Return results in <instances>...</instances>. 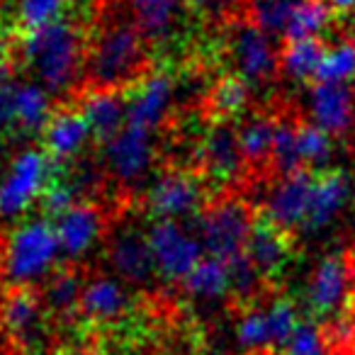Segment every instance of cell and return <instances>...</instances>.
Returning a JSON list of instances; mask_svg holds the SVG:
<instances>
[{"instance_id":"obj_30","label":"cell","mask_w":355,"mask_h":355,"mask_svg":"<svg viewBox=\"0 0 355 355\" xmlns=\"http://www.w3.org/2000/svg\"><path fill=\"white\" fill-rule=\"evenodd\" d=\"M304 0H246L248 22L266 30L272 37L285 35V27L290 22L292 12L302 6Z\"/></svg>"},{"instance_id":"obj_31","label":"cell","mask_w":355,"mask_h":355,"mask_svg":"<svg viewBox=\"0 0 355 355\" xmlns=\"http://www.w3.org/2000/svg\"><path fill=\"white\" fill-rule=\"evenodd\" d=\"M355 80V44L348 40H338L329 44L321 66L316 71L314 83H345Z\"/></svg>"},{"instance_id":"obj_18","label":"cell","mask_w":355,"mask_h":355,"mask_svg":"<svg viewBox=\"0 0 355 355\" xmlns=\"http://www.w3.org/2000/svg\"><path fill=\"white\" fill-rule=\"evenodd\" d=\"M56 234L64 256L80 258L98 243L103 236V214L93 205H76L59 219H54Z\"/></svg>"},{"instance_id":"obj_19","label":"cell","mask_w":355,"mask_h":355,"mask_svg":"<svg viewBox=\"0 0 355 355\" xmlns=\"http://www.w3.org/2000/svg\"><path fill=\"white\" fill-rule=\"evenodd\" d=\"M80 112L85 114L93 137L98 141L107 144L112 137H117L129 122V105L122 90H90L80 100Z\"/></svg>"},{"instance_id":"obj_47","label":"cell","mask_w":355,"mask_h":355,"mask_svg":"<svg viewBox=\"0 0 355 355\" xmlns=\"http://www.w3.org/2000/svg\"><path fill=\"white\" fill-rule=\"evenodd\" d=\"M353 205H355V188H353Z\"/></svg>"},{"instance_id":"obj_40","label":"cell","mask_w":355,"mask_h":355,"mask_svg":"<svg viewBox=\"0 0 355 355\" xmlns=\"http://www.w3.org/2000/svg\"><path fill=\"white\" fill-rule=\"evenodd\" d=\"M76 200H78V195H76V190L71 188L69 183H66L64 178H56L54 183L49 185V188L44 190V195H42L40 205H42V212L46 214V217H54L59 219L64 212H69L71 207H76Z\"/></svg>"},{"instance_id":"obj_46","label":"cell","mask_w":355,"mask_h":355,"mask_svg":"<svg viewBox=\"0 0 355 355\" xmlns=\"http://www.w3.org/2000/svg\"><path fill=\"white\" fill-rule=\"evenodd\" d=\"M345 40L355 44V12L348 15V25H345Z\"/></svg>"},{"instance_id":"obj_32","label":"cell","mask_w":355,"mask_h":355,"mask_svg":"<svg viewBox=\"0 0 355 355\" xmlns=\"http://www.w3.org/2000/svg\"><path fill=\"white\" fill-rule=\"evenodd\" d=\"M275 129L277 122L268 117H253L243 127H239V144H241L243 158L251 163H261L266 158H270Z\"/></svg>"},{"instance_id":"obj_20","label":"cell","mask_w":355,"mask_h":355,"mask_svg":"<svg viewBox=\"0 0 355 355\" xmlns=\"http://www.w3.org/2000/svg\"><path fill=\"white\" fill-rule=\"evenodd\" d=\"M129 17L137 22L148 44H161L175 35L180 17L188 10L185 0H127Z\"/></svg>"},{"instance_id":"obj_4","label":"cell","mask_w":355,"mask_h":355,"mask_svg":"<svg viewBox=\"0 0 355 355\" xmlns=\"http://www.w3.org/2000/svg\"><path fill=\"white\" fill-rule=\"evenodd\" d=\"M59 171L61 163L42 148H25L17 153L0 180V219H15L40 202Z\"/></svg>"},{"instance_id":"obj_48","label":"cell","mask_w":355,"mask_h":355,"mask_svg":"<svg viewBox=\"0 0 355 355\" xmlns=\"http://www.w3.org/2000/svg\"><path fill=\"white\" fill-rule=\"evenodd\" d=\"M78 355H90V353H78Z\"/></svg>"},{"instance_id":"obj_17","label":"cell","mask_w":355,"mask_h":355,"mask_svg":"<svg viewBox=\"0 0 355 355\" xmlns=\"http://www.w3.org/2000/svg\"><path fill=\"white\" fill-rule=\"evenodd\" d=\"M90 139H93V129H90L85 114L80 112V107H69L54 112V117L49 119L46 129L42 132L44 151L56 163L76 158Z\"/></svg>"},{"instance_id":"obj_7","label":"cell","mask_w":355,"mask_h":355,"mask_svg":"<svg viewBox=\"0 0 355 355\" xmlns=\"http://www.w3.org/2000/svg\"><path fill=\"white\" fill-rule=\"evenodd\" d=\"M350 297V266L343 253H329L316 263L306 285V306L311 321H331L338 326Z\"/></svg>"},{"instance_id":"obj_29","label":"cell","mask_w":355,"mask_h":355,"mask_svg":"<svg viewBox=\"0 0 355 355\" xmlns=\"http://www.w3.org/2000/svg\"><path fill=\"white\" fill-rule=\"evenodd\" d=\"M69 6L71 0H15L12 20L20 35H25V32L42 30L51 22L64 20Z\"/></svg>"},{"instance_id":"obj_28","label":"cell","mask_w":355,"mask_h":355,"mask_svg":"<svg viewBox=\"0 0 355 355\" xmlns=\"http://www.w3.org/2000/svg\"><path fill=\"white\" fill-rule=\"evenodd\" d=\"M248 100H251V83H246L239 73L219 78L207 95L209 112L217 122H229L232 117H239L248 107Z\"/></svg>"},{"instance_id":"obj_41","label":"cell","mask_w":355,"mask_h":355,"mask_svg":"<svg viewBox=\"0 0 355 355\" xmlns=\"http://www.w3.org/2000/svg\"><path fill=\"white\" fill-rule=\"evenodd\" d=\"M190 12L200 17H209V20H222V17L232 15L236 10L239 0H185Z\"/></svg>"},{"instance_id":"obj_37","label":"cell","mask_w":355,"mask_h":355,"mask_svg":"<svg viewBox=\"0 0 355 355\" xmlns=\"http://www.w3.org/2000/svg\"><path fill=\"white\" fill-rule=\"evenodd\" d=\"M297 129H300V124L277 122L270 161L280 175H287V173H295L300 168H304L300 158V146H297Z\"/></svg>"},{"instance_id":"obj_3","label":"cell","mask_w":355,"mask_h":355,"mask_svg":"<svg viewBox=\"0 0 355 355\" xmlns=\"http://www.w3.org/2000/svg\"><path fill=\"white\" fill-rule=\"evenodd\" d=\"M61 253L54 222L32 219L20 224L8 239L3 275L12 287H30L54 270Z\"/></svg>"},{"instance_id":"obj_24","label":"cell","mask_w":355,"mask_h":355,"mask_svg":"<svg viewBox=\"0 0 355 355\" xmlns=\"http://www.w3.org/2000/svg\"><path fill=\"white\" fill-rule=\"evenodd\" d=\"M129 295L114 277H93L85 282L78 311L90 321H114L127 311Z\"/></svg>"},{"instance_id":"obj_25","label":"cell","mask_w":355,"mask_h":355,"mask_svg":"<svg viewBox=\"0 0 355 355\" xmlns=\"http://www.w3.org/2000/svg\"><path fill=\"white\" fill-rule=\"evenodd\" d=\"M326 49H329V42L324 37L285 42V46L280 51L282 76L295 80V83H314L316 71H319Z\"/></svg>"},{"instance_id":"obj_42","label":"cell","mask_w":355,"mask_h":355,"mask_svg":"<svg viewBox=\"0 0 355 355\" xmlns=\"http://www.w3.org/2000/svg\"><path fill=\"white\" fill-rule=\"evenodd\" d=\"M12 88L15 83L0 88V137L10 127H15V112H12Z\"/></svg>"},{"instance_id":"obj_26","label":"cell","mask_w":355,"mask_h":355,"mask_svg":"<svg viewBox=\"0 0 355 355\" xmlns=\"http://www.w3.org/2000/svg\"><path fill=\"white\" fill-rule=\"evenodd\" d=\"M185 295L200 302H219L232 292V275L227 261L205 256L183 280Z\"/></svg>"},{"instance_id":"obj_23","label":"cell","mask_w":355,"mask_h":355,"mask_svg":"<svg viewBox=\"0 0 355 355\" xmlns=\"http://www.w3.org/2000/svg\"><path fill=\"white\" fill-rule=\"evenodd\" d=\"M12 112L15 129L22 134H42L54 117L51 93L37 80H22L12 88Z\"/></svg>"},{"instance_id":"obj_9","label":"cell","mask_w":355,"mask_h":355,"mask_svg":"<svg viewBox=\"0 0 355 355\" xmlns=\"http://www.w3.org/2000/svg\"><path fill=\"white\" fill-rule=\"evenodd\" d=\"M316 173L319 171L300 168L295 173L280 175V180L272 185L266 198L263 217H268L272 224H277L285 232L304 227L306 214H309L311 207V195H314Z\"/></svg>"},{"instance_id":"obj_33","label":"cell","mask_w":355,"mask_h":355,"mask_svg":"<svg viewBox=\"0 0 355 355\" xmlns=\"http://www.w3.org/2000/svg\"><path fill=\"white\" fill-rule=\"evenodd\" d=\"M297 146H300L302 166L311 168V171H326L331 156H334V137L316 124H300Z\"/></svg>"},{"instance_id":"obj_35","label":"cell","mask_w":355,"mask_h":355,"mask_svg":"<svg viewBox=\"0 0 355 355\" xmlns=\"http://www.w3.org/2000/svg\"><path fill=\"white\" fill-rule=\"evenodd\" d=\"M266 316L272 348H285V343L292 338V334H295V329L302 321L297 304L292 300H287V297H277L266 306Z\"/></svg>"},{"instance_id":"obj_45","label":"cell","mask_w":355,"mask_h":355,"mask_svg":"<svg viewBox=\"0 0 355 355\" xmlns=\"http://www.w3.org/2000/svg\"><path fill=\"white\" fill-rule=\"evenodd\" d=\"M3 59H10V40H8L6 30L0 27V61Z\"/></svg>"},{"instance_id":"obj_39","label":"cell","mask_w":355,"mask_h":355,"mask_svg":"<svg viewBox=\"0 0 355 355\" xmlns=\"http://www.w3.org/2000/svg\"><path fill=\"white\" fill-rule=\"evenodd\" d=\"M229 275H232V292L239 297H251L261 285V272L251 263V258L246 256V251L234 256L232 261H227Z\"/></svg>"},{"instance_id":"obj_10","label":"cell","mask_w":355,"mask_h":355,"mask_svg":"<svg viewBox=\"0 0 355 355\" xmlns=\"http://www.w3.org/2000/svg\"><path fill=\"white\" fill-rule=\"evenodd\" d=\"M205 205V188L200 178L185 171L163 173L146 193V207L156 219H178L198 214Z\"/></svg>"},{"instance_id":"obj_2","label":"cell","mask_w":355,"mask_h":355,"mask_svg":"<svg viewBox=\"0 0 355 355\" xmlns=\"http://www.w3.org/2000/svg\"><path fill=\"white\" fill-rule=\"evenodd\" d=\"M148 40L132 17L105 20L88 42L85 78L95 90H122L137 85L146 71Z\"/></svg>"},{"instance_id":"obj_13","label":"cell","mask_w":355,"mask_h":355,"mask_svg":"<svg viewBox=\"0 0 355 355\" xmlns=\"http://www.w3.org/2000/svg\"><path fill=\"white\" fill-rule=\"evenodd\" d=\"M175 98V80L163 71L146 73L132 88L127 98L129 105V124H137L148 132L161 127L168 110Z\"/></svg>"},{"instance_id":"obj_22","label":"cell","mask_w":355,"mask_h":355,"mask_svg":"<svg viewBox=\"0 0 355 355\" xmlns=\"http://www.w3.org/2000/svg\"><path fill=\"white\" fill-rule=\"evenodd\" d=\"M0 321L8 334L32 343L42 334V302L32 287H12L0 304Z\"/></svg>"},{"instance_id":"obj_34","label":"cell","mask_w":355,"mask_h":355,"mask_svg":"<svg viewBox=\"0 0 355 355\" xmlns=\"http://www.w3.org/2000/svg\"><path fill=\"white\" fill-rule=\"evenodd\" d=\"M85 282L73 270H56L49 277L44 290V300L56 314H71L80 306V295H83Z\"/></svg>"},{"instance_id":"obj_38","label":"cell","mask_w":355,"mask_h":355,"mask_svg":"<svg viewBox=\"0 0 355 355\" xmlns=\"http://www.w3.org/2000/svg\"><path fill=\"white\" fill-rule=\"evenodd\" d=\"M285 355H329L326 348V338L321 334L319 324L311 319H302L300 326L295 329L292 338L282 348Z\"/></svg>"},{"instance_id":"obj_15","label":"cell","mask_w":355,"mask_h":355,"mask_svg":"<svg viewBox=\"0 0 355 355\" xmlns=\"http://www.w3.org/2000/svg\"><path fill=\"white\" fill-rule=\"evenodd\" d=\"M246 256L258 268L261 277H275L292 258V239L290 232L272 224L268 217L253 222L251 236L246 243Z\"/></svg>"},{"instance_id":"obj_5","label":"cell","mask_w":355,"mask_h":355,"mask_svg":"<svg viewBox=\"0 0 355 355\" xmlns=\"http://www.w3.org/2000/svg\"><path fill=\"white\" fill-rule=\"evenodd\" d=\"M256 219L248 207L239 200H222L200 214L195 234L202 241L207 256L219 261H232L234 256L246 251L248 236Z\"/></svg>"},{"instance_id":"obj_12","label":"cell","mask_w":355,"mask_h":355,"mask_svg":"<svg viewBox=\"0 0 355 355\" xmlns=\"http://www.w3.org/2000/svg\"><path fill=\"white\" fill-rule=\"evenodd\" d=\"M309 117L331 137L345 134L355 122V90L345 83H311Z\"/></svg>"},{"instance_id":"obj_8","label":"cell","mask_w":355,"mask_h":355,"mask_svg":"<svg viewBox=\"0 0 355 355\" xmlns=\"http://www.w3.org/2000/svg\"><path fill=\"white\" fill-rule=\"evenodd\" d=\"M280 51L275 37L253 22H241L232 35V61L246 83H268L280 71Z\"/></svg>"},{"instance_id":"obj_1","label":"cell","mask_w":355,"mask_h":355,"mask_svg":"<svg viewBox=\"0 0 355 355\" xmlns=\"http://www.w3.org/2000/svg\"><path fill=\"white\" fill-rule=\"evenodd\" d=\"M88 42L71 17L25 32L17 42V59L51 95H64L85 76Z\"/></svg>"},{"instance_id":"obj_11","label":"cell","mask_w":355,"mask_h":355,"mask_svg":"<svg viewBox=\"0 0 355 355\" xmlns=\"http://www.w3.org/2000/svg\"><path fill=\"white\" fill-rule=\"evenodd\" d=\"M153 132L129 124L105 144V166L122 183H134L146 175L153 163Z\"/></svg>"},{"instance_id":"obj_21","label":"cell","mask_w":355,"mask_h":355,"mask_svg":"<svg viewBox=\"0 0 355 355\" xmlns=\"http://www.w3.org/2000/svg\"><path fill=\"white\" fill-rule=\"evenodd\" d=\"M241 144H239V129L229 122H217L207 132L202 144V163L209 175L217 180H232L241 173L243 166Z\"/></svg>"},{"instance_id":"obj_27","label":"cell","mask_w":355,"mask_h":355,"mask_svg":"<svg viewBox=\"0 0 355 355\" xmlns=\"http://www.w3.org/2000/svg\"><path fill=\"white\" fill-rule=\"evenodd\" d=\"M336 12L329 6V0H304L295 12H292L290 22L285 27V42L297 40H314V37H324L326 32L334 27Z\"/></svg>"},{"instance_id":"obj_16","label":"cell","mask_w":355,"mask_h":355,"mask_svg":"<svg viewBox=\"0 0 355 355\" xmlns=\"http://www.w3.org/2000/svg\"><path fill=\"white\" fill-rule=\"evenodd\" d=\"M110 266L122 277L124 282L132 285H144L156 272V261H153L148 236L137 229L119 232L110 243Z\"/></svg>"},{"instance_id":"obj_36","label":"cell","mask_w":355,"mask_h":355,"mask_svg":"<svg viewBox=\"0 0 355 355\" xmlns=\"http://www.w3.org/2000/svg\"><path fill=\"white\" fill-rule=\"evenodd\" d=\"M236 343H239V348L248 350V353H258V350L272 348L266 309L253 306V309L243 311V316L236 324Z\"/></svg>"},{"instance_id":"obj_6","label":"cell","mask_w":355,"mask_h":355,"mask_svg":"<svg viewBox=\"0 0 355 355\" xmlns=\"http://www.w3.org/2000/svg\"><path fill=\"white\" fill-rule=\"evenodd\" d=\"M156 272L168 282H183L193 268L202 261V241L180 222L156 219L146 232Z\"/></svg>"},{"instance_id":"obj_43","label":"cell","mask_w":355,"mask_h":355,"mask_svg":"<svg viewBox=\"0 0 355 355\" xmlns=\"http://www.w3.org/2000/svg\"><path fill=\"white\" fill-rule=\"evenodd\" d=\"M329 6L340 17H348L350 12H355V0H329Z\"/></svg>"},{"instance_id":"obj_44","label":"cell","mask_w":355,"mask_h":355,"mask_svg":"<svg viewBox=\"0 0 355 355\" xmlns=\"http://www.w3.org/2000/svg\"><path fill=\"white\" fill-rule=\"evenodd\" d=\"M10 83H12V61L3 59L0 61V88H6Z\"/></svg>"},{"instance_id":"obj_14","label":"cell","mask_w":355,"mask_h":355,"mask_svg":"<svg viewBox=\"0 0 355 355\" xmlns=\"http://www.w3.org/2000/svg\"><path fill=\"white\" fill-rule=\"evenodd\" d=\"M350 198H353V188H350L348 173L338 171V168L319 171L316 173L314 195H311V207L302 229L309 234L326 229L338 217V212L348 205Z\"/></svg>"}]
</instances>
